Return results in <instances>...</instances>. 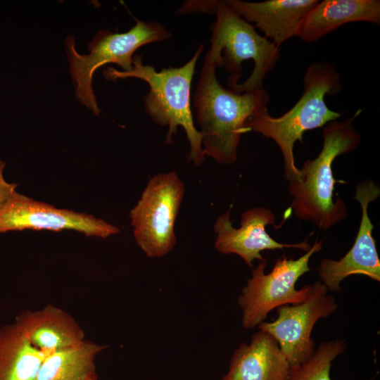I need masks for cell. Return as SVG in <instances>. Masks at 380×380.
<instances>
[{"mask_svg":"<svg viewBox=\"0 0 380 380\" xmlns=\"http://www.w3.org/2000/svg\"><path fill=\"white\" fill-rule=\"evenodd\" d=\"M320 281L310 285L308 298L302 303L277 308V317L263 322L258 328L271 335L293 368L308 360L315 353L312 330L320 318H326L338 308L335 298Z\"/></svg>","mask_w":380,"mask_h":380,"instance_id":"obj_9","label":"cell"},{"mask_svg":"<svg viewBox=\"0 0 380 380\" xmlns=\"http://www.w3.org/2000/svg\"><path fill=\"white\" fill-rule=\"evenodd\" d=\"M353 22H368L379 25V0H324L305 15L296 37L305 42H312Z\"/></svg>","mask_w":380,"mask_h":380,"instance_id":"obj_16","label":"cell"},{"mask_svg":"<svg viewBox=\"0 0 380 380\" xmlns=\"http://www.w3.org/2000/svg\"><path fill=\"white\" fill-rule=\"evenodd\" d=\"M216 68L203 62L193 102L205 156L220 164L230 165L236 160L248 122L267 109L270 97L263 87L243 93L223 87L216 77Z\"/></svg>","mask_w":380,"mask_h":380,"instance_id":"obj_2","label":"cell"},{"mask_svg":"<svg viewBox=\"0 0 380 380\" xmlns=\"http://www.w3.org/2000/svg\"><path fill=\"white\" fill-rule=\"evenodd\" d=\"M25 229L73 230L103 239L120 232L119 227L94 215L57 208L15 191L0 206V233Z\"/></svg>","mask_w":380,"mask_h":380,"instance_id":"obj_10","label":"cell"},{"mask_svg":"<svg viewBox=\"0 0 380 380\" xmlns=\"http://www.w3.org/2000/svg\"><path fill=\"white\" fill-rule=\"evenodd\" d=\"M184 11L216 15L210 26L211 46L203 62L227 70L229 89L243 93L263 87L265 76L279 60L278 46L260 35L225 1H188Z\"/></svg>","mask_w":380,"mask_h":380,"instance_id":"obj_1","label":"cell"},{"mask_svg":"<svg viewBox=\"0 0 380 380\" xmlns=\"http://www.w3.org/2000/svg\"><path fill=\"white\" fill-rule=\"evenodd\" d=\"M46 355L15 322L0 328V380H34Z\"/></svg>","mask_w":380,"mask_h":380,"instance_id":"obj_18","label":"cell"},{"mask_svg":"<svg viewBox=\"0 0 380 380\" xmlns=\"http://www.w3.org/2000/svg\"><path fill=\"white\" fill-rule=\"evenodd\" d=\"M185 194L175 172L152 177L130 211L134 239L148 258H161L176 243L175 224Z\"/></svg>","mask_w":380,"mask_h":380,"instance_id":"obj_8","label":"cell"},{"mask_svg":"<svg viewBox=\"0 0 380 380\" xmlns=\"http://www.w3.org/2000/svg\"><path fill=\"white\" fill-rule=\"evenodd\" d=\"M225 1L241 18L249 23H253V26L260 29L265 37L279 47L286 40L296 37L302 20L319 1Z\"/></svg>","mask_w":380,"mask_h":380,"instance_id":"obj_13","label":"cell"},{"mask_svg":"<svg viewBox=\"0 0 380 380\" xmlns=\"http://www.w3.org/2000/svg\"><path fill=\"white\" fill-rule=\"evenodd\" d=\"M15 322L30 343L49 354L82 343L84 333L75 319L66 311L51 304L37 310H24Z\"/></svg>","mask_w":380,"mask_h":380,"instance_id":"obj_14","label":"cell"},{"mask_svg":"<svg viewBox=\"0 0 380 380\" xmlns=\"http://www.w3.org/2000/svg\"><path fill=\"white\" fill-rule=\"evenodd\" d=\"M105 346L84 340L50 353L43 359L34 380H91L97 379L95 359Z\"/></svg>","mask_w":380,"mask_h":380,"instance_id":"obj_17","label":"cell"},{"mask_svg":"<svg viewBox=\"0 0 380 380\" xmlns=\"http://www.w3.org/2000/svg\"><path fill=\"white\" fill-rule=\"evenodd\" d=\"M91 380H97V379H91Z\"/></svg>","mask_w":380,"mask_h":380,"instance_id":"obj_21","label":"cell"},{"mask_svg":"<svg viewBox=\"0 0 380 380\" xmlns=\"http://www.w3.org/2000/svg\"><path fill=\"white\" fill-rule=\"evenodd\" d=\"M203 48V44H201L191 58L179 68H164L158 72L153 66L143 64L142 56L137 54L133 57L130 71L108 67L103 72L106 79L113 81L136 77L148 84L150 90L143 99L146 113L158 125L168 127L166 144L172 143L178 127L184 129L190 146L188 158L196 166L203 163L205 154L201 134L194 122L190 96L195 67Z\"/></svg>","mask_w":380,"mask_h":380,"instance_id":"obj_5","label":"cell"},{"mask_svg":"<svg viewBox=\"0 0 380 380\" xmlns=\"http://www.w3.org/2000/svg\"><path fill=\"white\" fill-rule=\"evenodd\" d=\"M170 37L171 33L160 23L136 19L135 25L125 33L107 30L99 31L87 44L89 53L83 55L75 49L74 37L68 35L65 43V51L76 99L99 115L101 110L91 85L96 69L107 63H115L121 67L122 71H130L136 50L147 44Z\"/></svg>","mask_w":380,"mask_h":380,"instance_id":"obj_6","label":"cell"},{"mask_svg":"<svg viewBox=\"0 0 380 380\" xmlns=\"http://www.w3.org/2000/svg\"><path fill=\"white\" fill-rule=\"evenodd\" d=\"M322 241H316L310 250L298 259L282 255L275 261L268 274L265 272L267 260L260 261L252 270V276L247 279L238 298L244 329L258 327L274 309L298 304L308 298L310 285L298 290L296 289V284L301 276L310 270V258L322 249Z\"/></svg>","mask_w":380,"mask_h":380,"instance_id":"obj_7","label":"cell"},{"mask_svg":"<svg viewBox=\"0 0 380 380\" xmlns=\"http://www.w3.org/2000/svg\"><path fill=\"white\" fill-rule=\"evenodd\" d=\"M380 196V188L371 179L359 182L354 198L361 208V220L354 243L350 251L340 260L324 258L317 268L320 282L328 291H341V282L354 274L367 276L380 281V260L372 236L374 225L368 215L369 204Z\"/></svg>","mask_w":380,"mask_h":380,"instance_id":"obj_11","label":"cell"},{"mask_svg":"<svg viewBox=\"0 0 380 380\" xmlns=\"http://www.w3.org/2000/svg\"><path fill=\"white\" fill-rule=\"evenodd\" d=\"M289 372V362L277 341L259 329L249 343H242L234 350L221 380H287Z\"/></svg>","mask_w":380,"mask_h":380,"instance_id":"obj_15","label":"cell"},{"mask_svg":"<svg viewBox=\"0 0 380 380\" xmlns=\"http://www.w3.org/2000/svg\"><path fill=\"white\" fill-rule=\"evenodd\" d=\"M346 347L343 338L321 342L308 360L290 368L287 380H331V363L345 351Z\"/></svg>","mask_w":380,"mask_h":380,"instance_id":"obj_19","label":"cell"},{"mask_svg":"<svg viewBox=\"0 0 380 380\" xmlns=\"http://www.w3.org/2000/svg\"><path fill=\"white\" fill-rule=\"evenodd\" d=\"M341 87L340 75L334 65L326 62L312 63L303 76V94L289 110L275 118L265 109L248 122L247 132L260 133L278 145L286 180L297 181L300 177L293 155L296 141L303 142L306 131L322 127L341 116L328 108L324 101L325 96L338 94Z\"/></svg>","mask_w":380,"mask_h":380,"instance_id":"obj_4","label":"cell"},{"mask_svg":"<svg viewBox=\"0 0 380 380\" xmlns=\"http://www.w3.org/2000/svg\"><path fill=\"white\" fill-rule=\"evenodd\" d=\"M231 209L220 215L214 223L216 234L215 247L222 254H236L246 265L253 267L255 260H267L261 255L264 250L297 248L308 251L311 248L307 240L296 243H282L272 239L266 226L274 224L276 217L267 208L255 207L246 210L241 218V227L234 228L230 221Z\"/></svg>","mask_w":380,"mask_h":380,"instance_id":"obj_12","label":"cell"},{"mask_svg":"<svg viewBox=\"0 0 380 380\" xmlns=\"http://www.w3.org/2000/svg\"><path fill=\"white\" fill-rule=\"evenodd\" d=\"M361 111L359 109L343 121L328 123L322 132L319 153L304 163L299 180L289 182L293 213L302 220L312 222L319 229H328L348 215L344 201L339 198L334 199V185L338 181L334 177L332 165L336 157L359 146L361 137L353 122Z\"/></svg>","mask_w":380,"mask_h":380,"instance_id":"obj_3","label":"cell"},{"mask_svg":"<svg viewBox=\"0 0 380 380\" xmlns=\"http://www.w3.org/2000/svg\"><path fill=\"white\" fill-rule=\"evenodd\" d=\"M6 163L0 159V206L16 191L17 184L6 182L4 177Z\"/></svg>","mask_w":380,"mask_h":380,"instance_id":"obj_20","label":"cell"}]
</instances>
